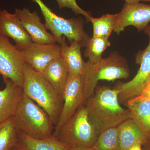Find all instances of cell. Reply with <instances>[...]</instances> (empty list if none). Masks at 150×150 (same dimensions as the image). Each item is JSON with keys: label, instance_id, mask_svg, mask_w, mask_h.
<instances>
[{"label": "cell", "instance_id": "1", "mask_svg": "<svg viewBox=\"0 0 150 150\" xmlns=\"http://www.w3.org/2000/svg\"><path fill=\"white\" fill-rule=\"evenodd\" d=\"M118 92L106 86H97L93 94L86 99L84 104L98 136L131 118L129 109L122 107L118 100Z\"/></svg>", "mask_w": 150, "mask_h": 150}, {"label": "cell", "instance_id": "2", "mask_svg": "<svg viewBox=\"0 0 150 150\" xmlns=\"http://www.w3.org/2000/svg\"><path fill=\"white\" fill-rule=\"evenodd\" d=\"M23 93L43 108L56 126L63 106V99L40 73L25 63L23 69Z\"/></svg>", "mask_w": 150, "mask_h": 150}, {"label": "cell", "instance_id": "3", "mask_svg": "<svg viewBox=\"0 0 150 150\" xmlns=\"http://www.w3.org/2000/svg\"><path fill=\"white\" fill-rule=\"evenodd\" d=\"M17 131L35 139L51 137L55 126L43 108L23 93L13 116Z\"/></svg>", "mask_w": 150, "mask_h": 150}, {"label": "cell", "instance_id": "4", "mask_svg": "<svg viewBox=\"0 0 150 150\" xmlns=\"http://www.w3.org/2000/svg\"><path fill=\"white\" fill-rule=\"evenodd\" d=\"M126 60L117 52L96 64L86 62L83 74L84 93L86 99L92 95L99 81H112L130 76Z\"/></svg>", "mask_w": 150, "mask_h": 150}, {"label": "cell", "instance_id": "5", "mask_svg": "<svg viewBox=\"0 0 150 150\" xmlns=\"http://www.w3.org/2000/svg\"><path fill=\"white\" fill-rule=\"evenodd\" d=\"M38 5L45 21V26L51 31L56 43L61 44L65 38L71 42L76 41L82 47H86L91 37L84 29L82 18L66 19L57 15L42 0H31Z\"/></svg>", "mask_w": 150, "mask_h": 150}, {"label": "cell", "instance_id": "6", "mask_svg": "<svg viewBox=\"0 0 150 150\" xmlns=\"http://www.w3.org/2000/svg\"><path fill=\"white\" fill-rule=\"evenodd\" d=\"M53 135L69 147H92L98 137L84 104Z\"/></svg>", "mask_w": 150, "mask_h": 150}, {"label": "cell", "instance_id": "7", "mask_svg": "<svg viewBox=\"0 0 150 150\" xmlns=\"http://www.w3.org/2000/svg\"><path fill=\"white\" fill-rule=\"evenodd\" d=\"M145 33L149 35V41L146 48L140 51L136 56V62L140 67L135 77L127 82H119L113 88L118 90V98L121 103L140 95L150 81V30Z\"/></svg>", "mask_w": 150, "mask_h": 150}, {"label": "cell", "instance_id": "8", "mask_svg": "<svg viewBox=\"0 0 150 150\" xmlns=\"http://www.w3.org/2000/svg\"><path fill=\"white\" fill-rule=\"evenodd\" d=\"M25 63L21 51L0 34V74L4 79H9L22 87Z\"/></svg>", "mask_w": 150, "mask_h": 150}, {"label": "cell", "instance_id": "9", "mask_svg": "<svg viewBox=\"0 0 150 150\" xmlns=\"http://www.w3.org/2000/svg\"><path fill=\"white\" fill-rule=\"evenodd\" d=\"M63 99L62 111L54 133L58 131L84 104L86 98L84 93L83 75L69 77L64 90Z\"/></svg>", "mask_w": 150, "mask_h": 150}, {"label": "cell", "instance_id": "10", "mask_svg": "<svg viewBox=\"0 0 150 150\" xmlns=\"http://www.w3.org/2000/svg\"><path fill=\"white\" fill-rule=\"evenodd\" d=\"M116 15L114 32L119 34L129 26L136 27L139 32L148 27L150 22V5L138 3L125 4L119 13Z\"/></svg>", "mask_w": 150, "mask_h": 150}, {"label": "cell", "instance_id": "11", "mask_svg": "<svg viewBox=\"0 0 150 150\" xmlns=\"http://www.w3.org/2000/svg\"><path fill=\"white\" fill-rule=\"evenodd\" d=\"M60 44H40L32 42L21 51L25 63L41 73L50 62L60 57Z\"/></svg>", "mask_w": 150, "mask_h": 150}, {"label": "cell", "instance_id": "12", "mask_svg": "<svg viewBox=\"0 0 150 150\" xmlns=\"http://www.w3.org/2000/svg\"><path fill=\"white\" fill-rule=\"evenodd\" d=\"M15 13L32 42L40 44L57 43L53 35L47 31L45 24L41 22L37 12H32L26 8L16 9Z\"/></svg>", "mask_w": 150, "mask_h": 150}, {"label": "cell", "instance_id": "13", "mask_svg": "<svg viewBox=\"0 0 150 150\" xmlns=\"http://www.w3.org/2000/svg\"><path fill=\"white\" fill-rule=\"evenodd\" d=\"M0 34L12 38L20 51L32 42L16 14L10 13L6 10L0 13Z\"/></svg>", "mask_w": 150, "mask_h": 150}, {"label": "cell", "instance_id": "14", "mask_svg": "<svg viewBox=\"0 0 150 150\" xmlns=\"http://www.w3.org/2000/svg\"><path fill=\"white\" fill-rule=\"evenodd\" d=\"M4 80L5 86L0 89V124L13 117L23 94L21 86L9 79Z\"/></svg>", "mask_w": 150, "mask_h": 150}, {"label": "cell", "instance_id": "15", "mask_svg": "<svg viewBox=\"0 0 150 150\" xmlns=\"http://www.w3.org/2000/svg\"><path fill=\"white\" fill-rule=\"evenodd\" d=\"M131 118L150 140V97L144 93L129 100L126 103Z\"/></svg>", "mask_w": 150, "mask_h": 150}, {"label": "cell", "instance_id": "16", "mask_svg": "<svg viewBox=\"0 0 150 150\" xmlns=\"http://www.w3.org/2000/svg\"><path fill=\"white\" fill-rule=\"evenodd\" d=\"M60 46V57L67 67L69 77L83 75L86 62L82 56L81 46L76 41H73L70 46H68L66 43V38Z\"/></svg>", "mask_w": 150, "mask_h": 150}, {"label": "cell", "instance_id": "17", "mask_svg": "<svg viewBox=\"0 0 150 150\" xmlns=\"http://www.w3.org/2000/svg\"><path fill=\"white\" fill-rule=\"evenodd\" d=\"M40 74L63 99L64 90L68 81L69 75L62 58L59 57L51 61Z\"/></svg>", "mask_w": 150, "mask_h": 150}, {"label": "cell", "instance_id": "18", "mask_svg": "<svg viewBox=\"0 0 150 150\" xmlns=\"http://www.w3.org/2000/svg\"><path fill=\"white\" fill-rule=\"evenodd\" d=\"M69 147L53 135L47 139H40L18 131L17 150H67Z\"/></svg>", "mask_w": 150, "mask_h": 150}, {"label": "cell", "instance_id": "19", "mask_svg": "<svg viewBox=\"0 0 150 150\" xmlns=\"http://www.w3.org/2000/svg\"><path fill=\"white\" fill-rule=\"evenodd\" d=\"M120 150H125L138 143L144 144L148 139L142 129L131 119H127L118 126Z\"/></svg>", "mask_w": 150, "mask_h": 150}, {"label": "cell", "instance_id": "20", "mask_svg": "<svg viewBox=\"0 0 150 150\" xmlns=\"http://www.w3.org/2000/svg\"><path fill=\"white\" fill-rule=\"evenodd\" d=\"M18 131L15 126L13 117L0 124V150L16 149Z\"/></svg>", "mask_w": 150, "mask_h": 150}, {"label": "cell", "instance_id": "21", "mask_svg": "<svg viewBox=\"0 0 150 150\" xmlns=\"http://www.w3.org/2000/svg\"><path fill=\"white\" fill-rule=\"evenodd\" d=\"M90 22L93 25V36L108 38L115 28L116 15L106 14L99 18L92 16Z\"/></svg>", "mask_w": 150, "mask_h": 150}, {"label": "cell", "instance_id": "22", "mask_svg": "<svg viewBox=\"0 0 150 150\" xmlns=\"http://www.w3.org/2000/svg\"><path fill=\"white\" fill-rule=\"evenodd\" d=\"M110 46L108 38H106L91 37L86 47L84 56L88 58V62L96 64L102 59V56L105 49Z\"/></svg>", "mask_w": 150, "mask_h": 150}, {"label": "cell", "instance_id": "23", "mask_svg": "<svg viewBox=\"0 0 150 150\" xmlns=\"http://www.w3.org/2000/svg\"><path fill=\"white\" fill-rule=\"evenodd\" d=\"M92 148L94 150H120L118 126L103 131Z\"/></svg>", "mask_w": 150, "mask_h": 150}, {"label": "cell", "instance_id": "24", "mask_svg": "<svg viewBox=\"0 0 150 150\" xmlns=\"http://www.w3.org/2000/svg\"><path fill=\"white\" fill-rule=\"evenodd\" d=\"M58 4L59 8L71 9L74 13L76 15H81L85 18L86 20L90 21L91 14L90 12L84 10L78 5L76 0H56Z\"/></svg>", "mask_w": 150, "mask_h": 150}, {"label": "cell", "instance_id": "25", "mask_svg": "<svg viewBox=\"0 0 150 150\" xmlns=\"http://www.w3.org/2000/svg\"><path fill=\"white\" fill-rule=\"evenodd\" d=\"M142 143H138L128 148L125 150H144L142 149Z\"/></svg>", "mask_w": 150, "mask_h": 150}, {"label": "cell", "instance_id": "26", "mask_svg": "<svg viewBox=\"0 0 150 150\" xmlns=\"http://www.w3.org/2000/svg\"><path fill=\"white\" fill-rule=\"evenodd\" d=\"M67 150H94L92 147H71L68 148Z\"/></svg>", "mask_w": 150, "mask_h": 150}, {"label": "cell", "instance_id": "27", "mask_svg": "<svg viewBox=\"0 0 150 150\" xmlns=\"http://www.w3.org/2000/svg\"><path fill=\"white\" fill-rule=\"evenodd\" d=\"M126 4H133L139 3L140 1L150 2V0H125Z\"/></svg>", "mask_w": 150, "mask_h": 150}, {"label": "cell", "instance_id": "28", "mask_svg": "<svg viewBox=\"0 0 150 150\" xmlns=\"http://www.w3.org/2000/svg\"><path fill=\"white\" fill-rule=\"evenodd\" d=\"M142 93H144L150 97V81L148 83L147 86H146V88L144 89Z\"/></svg>", "mask_w": 150, "mask_h": 150}, {"label": "cell", "instance_id": "29", "mask_svg": "<svg viewBox=\"0 0 150 150\" xmlns=\"http://www.w3.org/2000/svg\"><path fill=\"white\" fill-rule=\"evenodd\" d=\"M144 144L146 145V149L145 150H150V140L148 141Z\"/></svg>", "mask_w": 150, "mask_h": 150}, {"label": "cell", "instance_id": "30", "mask_svg": "<svg viewBox=\"0 0 150 150\" xmlns=\"http://www.w3.org/2000/svg\"><path fill=\"white\" fill-rule=\"evenodd\" d=\"M1 8H0V13H1Z\"/></svg>", "mask_w": 150, "mask_h": 150}, {"label": "cell", "instance_id": "31", "mask_svg": "<svg viewBox=\"0 0 150 150\" xmlns=\"http://www.w3.org/2000/svg\"><path fill=\"white\" fill-rule=\"evenodd\" d=\"M13 150H17L16 149H13Z\"/></svg>", "mask_w": 150, "mask_h": 150}, {"label": "cell", "instance_id": "32", "mask_svg": "<svg viewBox=\"0 0 150 150\" xmlns=\"http://www.w3.org/2000/svg\"><path fill=\"white\" fill-rule=\"evenodd\" d=\"M1 74H0V76H1Z\"/></svg>", "mask_w": 150, "mask_h": 150}]
</instances>
